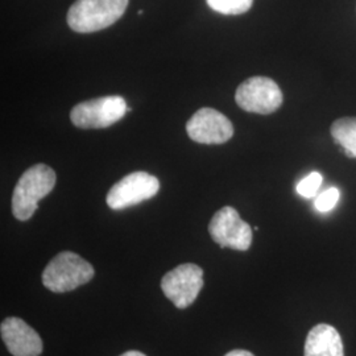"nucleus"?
<instances>
[{"instance_id":"1","label":"nucleus","mask_w":356,"mask_h":356,"mask_svg":"<svg viewBox=\"0 0 356 356\" xmlns=\"http://www.w3.org/2000/svg\"><path fill=\"white\" fill-rule=\"evenodd\" d=\"M56 181L57 176L51 166L36 164L26 169L13 189V216L22 222L31 219L38 202L54 189Z\"/></svg>"},{"instance_id":"2","label":"nucleus","mask_w":356,"mask_h":356,"mask_svg":"<svg viewBox=\"0 0 356 356\" xmlns=\"http://www.w3.org/2000/svg\"><path fill=\"white\" fill-rule=\"evenodd\" d=\"M128 0H76L67 24L78 33H92L116 23L127 10Z\"/></svg>"},{"instance_id":"3","label":"nucleus","mask_w":356,"mask_h":356,"mask_svg":"<svg viewBox=\"0 0 356 356\" xmlns=\"http://www.w3.org/2000/svg\"><path fill=\"white\" fill-rule=\"evenodd\" d=\"M95 270L79 254L64 251L54 256L42 272V284L53 293L72 292L92 280Z\"/></svg>"},{"instance_id":"4","label":"nucleus","mask_w":356,"mask_h":356,"mask_svg":"<svg viewBox=\"0 0 356 356\" xmlns=\"http://www.w3.org/2000/svg\"><path fill=\"white\" fill-rule=\"evenodd\" d=\"M128 110L122 97L108 95L76 104L70 113V119L76 127L83 129L107 128L119 122Z\"/></svg>"},{"instance_id":"5","label":"nucleus","mask_w":356,"mask_h":356,"mask_svg":"<svg viewBox=\"0 0 356 356\" xmlns=\"http://www.w3.org/2000/svg\"><path fill=\"white\" fill-rule=\"evenodd\" d=\"M279 85L267 76H252L236 89L235 101L247 113L268 115L279 110L282 104Z\"/></svg>"},{"instance_id":"6","label":"nucleus","mask_w":356,"mask_h":356,"mask_svg":"<svg viewBox=\"0 0 356 356\" xmlns=\"http://www.w3.org/2000/svg\"><path fill=\"white\" fill-rule=\"evenodd\" d=\"M204 288V270L197 264H181L168 272L161 280V289L178 309H186L197 300Z\"/></svg>"},{"instance_id":"7","label":"nucleus","mask_w":356,"mask_h":356,"mask_svg":"<svg viewBox=\"0 0 356 356\" xmlns=\"http://www.w3.org/2000/svg\"><path fill=\"white\" fill-rule=\"evenodd\" d=\"M209 232L222 248L247 251L252 244V229L231 206H225L216 211L210 220Z\"/></svg>"},{"instance_id":"8","label":"nucleus","mask_w":356,"mask_h":356,"mask_svg":"<svg viewBox=\"0 0 356 356\" xmlns=\"http://www.w3.org/2000/svg\"><path fill=\"white\" fill-rule=\"evenodd\" d=\"M160 191V181L147 172H134L116 182L107 194L113 210H124L153 198Z\"/></svg>"},{"instance_id":"9","label":"nucleus","mask_w":356,"mask_h":356,"mask_svg":"<svg viewBox=\"0 0 356 356\" xmlns=\"http://www.w3.org/2000/svg\"><path fill=\"white\" fill-rule=\"evenodd\" d=\"M191 140L200 144H223L232 138L234 126L229 118L214 108H200L186 123Z\"/></svg>"},{"instance_id":"10","label":"nucleus","mask_w":356,"mask_h":356,"mask_svg":"<svg viewBox=\"0 0 356 356\" xmlns=\"http://www.w3.org/2000/svg\"><path fill=\"white\" fill-rule=\"evenodd\" d=\"M1 339L13 356H40L42 341L36 331L17 317L4 319L0 326Z\"/></svg>"},{"instance_id":"11","label":"nucleus","mask_w":356,"mask_h":356,"mask_svg":"<svg viewBox=\"0 0 356 356\" xmlns=\"http://www.w3.org/2000/svg\"><path fill=\"white\" fill-rule=\"evenodd\" d=\"M305 356H344L341 334L327 323L314 326L306 338Z\"/></svg>"},{"instance_id":"12","label":"nucleus","mask_w":356,"mask_h":356,"mask_svg":"<svg viewBox=\"0 0 356 356\" xmlns=\"http://www.w3.org/2000/svg\"><path fill=\"white\" fill-rule=\"evenodd\" d=\"M331 136L342 148L347 157L356 159V118H342L332 123Z\"/></svg>"},{"instance_id":"13","label":"nucleus","mask_w":356,"mask_h":356,"mask_svg":"<svg viewBox=\"0 0 356 356\" xmlns=\"http://www.w3.org/2000/svg\"><path fill=\"white\" fill-rule=\"evenodd\" d=\"M209 7L223 15H242L251 10L254 0H206Z\"/></svg>"},{"instance_id":"14","label":"nucleus","mask_w":356,"mask_h":356,"mask_svg":"<svg viewBox=\"0 0 356 356\" xmlns=\"http://www.w3.org/2000/svg\"><path fill=\"white\" fill-rule=\"evenodd\" d=\"M323 177L318 172H312L305 178H302L297 185V193L302 195L304 198H313L317 195L321 185H322Z\"/></svg>"},{"instance_id":"15","label":"nucleus","mask_w":356,"mask_h":356,"mask_svg":"<svg viewBox=\"0 0 356 356\" xmlns=\"http://www.w3.org/2000/svg\"><path fill=\"white\" fill-rule=\"evenodd\" d=\"M339 197H341V193L337 188H329L327 191L321 193L316 198L314 206L321 213H327L337 206L339 201Z\"/></svg>"},{"instance_id":"16","label":"nucleus","mask_w":356,"mask_h":356,"mask_svg":"<svg viewBox=\"0 0 356 356\" xmlns=\"http://www.w3.org/2000/svg\"><path fill=\"white\" fill-rule=\"evenodd\" d=\"M225 356H254L252 353L250 351H245V350H232L229 351V354H226Z\"/></svg>"},{"instance_id":"17","label":"nucleus","mask_w":356,"mask_h":356,"mask_svg":"<svg viewBox=\"0 0 356 356\" xmlns=\"http://www.w3.org/2000/svg\"><path fill=\"white\" fill-rule=\"evenodd\" d=\"M120 356H147L144 355L143 353H139V351H127V353H124L123 355Z\"/></svg>"}]
</instances>
